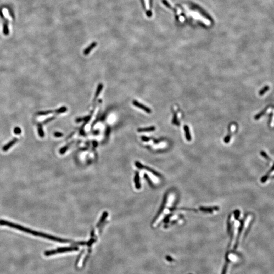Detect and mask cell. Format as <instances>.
<instances>
[{
	"label": "cell",
	"instance_id": "1",
	"mask_svg": "<svg viewBox=\"0 0 274 274\" xmlns=\"http://www.w3.org/2000/svg\"><path fill=\"white\" fill-rule=\"evenodd\" d=\"M0 225L7 226H9V227H10L11 228L18 230L22 231L23 232L32 234V235L35 236L40 237L46 238V239H49V240H52V241H56V242H60V243L69 242V240L62 239H60V238H57V237H54L53 236H51V235H50V234H46V233H45L35 231L32 230H31L30 228H26V227H24V226H21L20 225L16 224V223H13V222H11L8 221L2 220V219L0 220Z\"/></svg>",
	"mask_w": 274,
	"mask_h": 274
},
{
	"label": "cell",
	"instance_id": "2",
	"mask_svg": "<svg viewBox=\"0 0 274 274\" xmlns=\"http://www.w3.org/2000/svg\"><path fill=\"white\" fill-rule=\"evenodd\" d=\"M175 199L176 194L174 192H169L167 193L163 207L153 222V226H156L159 224V223L170 212Z\"/></svg>",
	"mask_w": 274,
	"mask_h": 274
},
{
	"label": "cell",
	"instance_id": "3",
	"mask_svg": "<svg viewBox=\"0 0 274 274\" xmlns=\"http://www.w3.org/2000/svg\"><path fill=\"white\" fill-rule=\"evenodd\" d=\"M79 248L76 247H64V248H59L55 250H52L50 251H47L44 252V255L46 256H49L52 255H54L58 253H62L67 252H71L74 251H77Z\"/></svg>",
	"mask_w": 274,
	"mask_h": 274
},
{
	"label": "cell",
	"instance_id": "4",
	"mask_svg": "<svg viewBox=\"0 0 274 274\" xmlns=\"http://www.w3.org/2000/svg\"><path fill=\"white\" fill-rule=\"evenodd\" d=\"M133 104L135 106H136V107H137L138 108H140L142 110H144L145 112H147V113H151V112H152L151 110L149 108L146 107L144 105L142 104L141 103H139V102H138V101H137L136 100H133Z\"/></svg>",
	"mask_w": 274,
	"mask_h": 274
},
{
	"label": "cell",
	"instance_id": "5",
	"mask_svg": "<svg viewBox=\"0 0 274 274\" xmlns=\"http://www.w3.org/2000/svg\"><path fill=\"white\" fill-rule=\"evenodd\" d=\"M18 141V139L16 138H14L13 140L9 142L7 144H6L5 146H3L2 150L4 151H8L12 146H13Z\"/></svg>",
	"mask_w": 274,
	"mask_h": 274
},
{
	"label": "cell",
	"instance_id": "6",
	"mask_svg": "<svg viewBox=\"0 0 274 274\" xmlns=\"http://www.w3.org/2000/svg\"><path fill=\"white\" fill-rule=\"evenodd\" d=\"M184 130L185 137H186V140L187 141H191V133H190L189 128L188 125H185L184 126Z\"/></svg>",
	"mask_w": 274,
	"mask_h": 274
},
{
	"label": "cell",
	"instance_id": "7",
	"mask_svg": "<svg viewBox=\"0 0 274 274\" xmlns=\"http://www.w3.org/2000/svg\"><path fill=\"white\" fill-rule=\"evenodd\" d=\"M97 45V43L96 42H93L92 43H91V44L86 48V49H85L84 51V54L85 55H88L90 52L91 51V50L94 48Z\"/></svg>",
	"mask_w": 274,
	"mask_h": 274
},
{
	"label": "cell",
	"instance_id": "8",
	"mask_svg": "<svg viewBox=\"0 0 274 274\" xmlns=\"http://www.w3.org/2000/svg\"><path fill=\"white\" fill-rule=\"evenodd\" d=\"M156 128L155 126H150L146 128H140L138 129V132H153L155 130Z\"/></svg>",
	"mask_w": 274,
	"mask_h": 274
},
{
	"label": "cell",
	"instance_id": "9",
	"mask_svg": "<svg viewBox=\"0 0 274 274\" xmlns=\"http://www.w3.org/2000/svg\"><path fill=\"white\" fill-rule=\"evenodd\" d=\"M135 186H136V188L140 189L141 187V185L140 183L139 173L137 172L136 173V175L135 177Z\"/></svg>",
	"mask_w": 274,
	"mask_h": 274
},
{
	"label": "cell",
	"instance_id": "10",
	"mask_svg": "<svg viewBox=\"0 0 274 274\" xmlns=\"http://www.w3.org/2000/svg\"><path fill=\"white\" fill-rule=\"evenodd\" d=\"M37 126H38V133H39V135L40 137L43 138L45 136V134L44 133V131H43V127H42V125L40 123H38L37 124Z\"/></svg>",
	"mask_w": 274,
	"mask_h": 274
},
{
	"label": "cell",
	"instance_id": "11",
	"mask_svg": "<svg viewBox=\"0 0 274 274\" xmlns=\"http://www.w3.org/2000/svg\"><path fill=\"white\" fill-rule=\"evenodd\" d=\"M103 84H100L97 88V91L96 92V94H95V98H97L100 94V91H102V89H103Z\"/></svg>",
	"mask_w": 274,
	"mask_h": 274
},
{
	"label": "cell",
	"instance_id": "12",
	"mask_svg": "<svg viewBox=\"0 0 274 274\" xmlns=\"http://www.w3.org/2000/svg\"><path fill=\"white\" fill-rule=\"evenodd\" d=\"M54 111L52 110H49V111H41L37 113V115H46L48 114H51L53 113Z\"/></svg>",
	"mask_w": 274,
	"mask_h": 274
},
{
	"label": "cell",
	"instance_id": "13",
	"mask_svg": "<svg viewBox=\"0 0 274 274\" xmlns=\"http://www.w3.org/2000/svg\"><path fill=\"white\" fill-rule=\"evenodd\" d=\"M172 124L174 125H179V123L178 122V120L177 118V116L176 113H174V116H173V118L172 120Z\"/></svg>",
	"mask_w": 274,
	"mask_h": 274
},
{
	"label": "cell",
	"instance_id": "14",
	"mask_svg": "<svg viewBox=\"0 0 274 274\" xmlns=\"http://www.w3.org/2000/svg\"><path fill=\"white\" fill-rule=\"evenodd\" d=\"M66 111H67L66 107H62L58 109V110H55V112L57 113H62L66 112Z\"/></svg>",
	"mask_w": 274,
	"mask_h": 274
},
{
	"label": "cell",
	"instance_id": "15",
	"mask_svg": "<svg viewBox=\"0 0 274 274\" xmlns=\"http://www.w3.org/2000/svg\"><path fill=\"white\" fill-rule=\"evenodd\" d=\"M269 87L268 86H266L264 88H263L259 92V95H260V96L263 95L266 92V91H267L269 90Z\"/></svg>",
	"mask_w": 274,
	"mask_h": 274
},
{
	"label": "cell",
	"instance_id": "16",
	"mask_svg": "<svg viewBox=\"0 0 274 274\" xmlns=\"http://www.w3.org/2000/svg\"><path fill=\"white\" fill-rule=\"evenodd\" d=\"M14 133L16 135H19L21 133V130L19 127H16L14 130Z\"/></svg>",
	"mask_w": 274,
	"mask_h": 274
},
{
	"label": "cell",
	"instance_id": "17",
	"mask_svg": "<svg viewBox=\"0 0 274 274\" xmlns=\"http://www.w3.org/2000/svg\"><path fill=\"white\" fill-rule=\"evenodd\" d=\"M231 133H230L228 135H227L224 138V142L225 143H228L230 141V139H231Z\"/></svg>",
	"mask_w": 274,
	"mask_h": 274
},
{
	"label": "cell",
	"instance_id": "18",
	"mask_svg": "<svg viewBox=\"0 0 274 274\" xmlns=\"http://www.w3.org/2000/svg\"><path fill=\"white\" fill-rule=\"evenodd\" d=\"M55 118V117H50V118H48L47 119H46L45 120H44L43 122V124H46L47 123H48L49 122H50V121L53 120Z\"/></svg>",
	"mask_w": 274,
	"mask_h": 274
},
{
	"label": "cell",
	"instance_id": "19",
	"mask_svg": "<svg viewBox=\"0 0 274 274\" xmlns=\"http://www.w3.org/2000/svg\"><path fill=\"white\" fill-rule=\"evenodd\" d=\"M68 147L67 146H65V147H63L60 150V151H59V153H60V154H64V153L66 151V150L68 149Z\"/></svg>",
	"mask_w": 274,
	"mask_h": 274
},
{
	"label": "cell",
	"instance_id": "20",
	"mask_svg": "<svg viewBox=\"0 0 274 274\" xmlns=\"http://www.w3.org/2000/svg\"><path fill=\"white\" fill-rule=\"evenodd\" d=\"M54 136L55 137L59 138V137H63V133H60V132H55L54 133Z\"/></svg>",
	"mask_w": 274,
	"mask_h": 274
},
{
	"label": "cell",
	"instance_id": "21",
	"mask_svg": "<svg viewBox=\"0 0 274 274\" xmlns=\"http://www.w3.org/2000/svg\"><path fill=\"white\" fill-rule=\"evenodd\" d=\"M141 140L142 141L144 142H148L149 141L150 139L146 137V136H142L141 137Z\"/></svg>",
	"mask_w": 274,
	"mask_h": 274
},
{
	"label": "cell",
	"instance_id": "22",
	"mask_svg": "<svg viewBox=\"0 0 274 274\" xmlns=\"http://www.w3.org/2000/svg\"><path fill=\"white\" fill-rule=\"evenodd\" d=\"M85 118H77V119H76V122H81L82 121H83V120H85Z\"/></svg>",
	"mask_w": 274,
	"mask_h": 274
}]
</instances>
